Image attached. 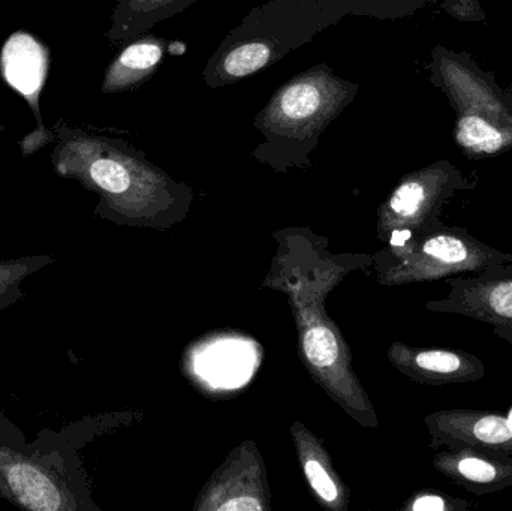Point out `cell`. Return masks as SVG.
I'll return each instance as SVG.
<instances>
[{
	"mask_svg": "<svg viewBox=\"0 0 512 511\" xmlns=\"http://www.w3.org/2000/svg\"><path fill=\"white\" fill-rule=\"evenodd\" d=\"M0 498L21 510L84 509L80 461L65 429L44 428L32 443L0 449Z\"/></svg>",
	"mask_w": 512,
	"mask_h": 511,
	"instance_id": "6da1fadb",
	"label": "cell"
},
{
	"mask_svg": "<svg viewBox=\"0 0 512 511\" xmlns=\"http://www.w3.org/2000/svg\"><path fill=\"white\" fill-rule=\"evenodd\" d=\"M411 248L415 255L409 258L408 273L423 281L477 275L501 264H512L510 252L481 242L463 227L436 225L424 231L420 243Z\"/></svg>",
	"mask_w": 512,
	"mask_h": 511,
	"instance_id": "7a4b0ae2",
	"label": "cell"
},
{
	"mask_svg": "<svg viewBox=\"0 0 512 511\" xmlns=\"http://www.w3.org/2000/svg\"><path fill=\"white\" fill-rule=\"evenodd\" d=\"M447 297L427 303L439 314L459 315L492 327L512 348V264H501L477 275L448 278Z\"/></svg>",
	"mask_w": 512,
	"mask_h": 511,
	"instance_id": "3957f363",
	"label": "cell"
},
{
	"mask_svg": "<svg viewBox=\"0 0 512 511\" xmlns=\"http://www.w3.org/2000/svg\"><path fill=\"white\" fill-rule=\"evenodd\" d=\"M48 71V51L38 39L26 32L9 36L2 51V72L12 89L18 90L29 102L38 120V129L21 141L24 156L38 152L42 147L56 141V134L42 125L39 113V93L44 86Z\"/></svg>",
	"mask_w": 512,
	"mask_h": 511,
	"instance_id": "277c9868",
	"label": "cell"
},
{
	"mask_svg": "<svg viewBox=\"0 0 512 511\" xmlns=\"http://www.w3.org/2000/svg\"><path fill=\"white\" fill-rule=\"evenodd\" d=\"M435 449H484L512 453V423L499 411H439L427 417Z\"/></svg>",
	"mask_w": 512,
	"mask_h": 511,
	"instance_id": "5b68a950",
	"label": "cell"
},
{
	"mask_svg": "<svg viewBox=\"0 0 512 511\" xmlns=\"http://www.w3.org/2000/svg\"><path fill=\"white\" fill-rule=\"evenodd\" d=\"M466 188L468 183L456 167L436 165L402 183L391 197L390 210L400 221L426 231L441 224L438 216L445 203Z\"/></svg>",
	"mask_w": 512,
	"mask_h": 511,
	"instance_id": "8992f818",
	"label": "cell"
},
{
	"mask_svg": "<svg viewBox=\"0 0 512 511\" xmlns=\"http://www.w3.org/2000/svg\"><path fill=\"white\" fill-rule=\"evenodd\" d=\"M436 470L465 491L489 495L512 486V453L484 449H442Z\"/></svg>",
	"mask_w": 512,
	"mask_h": 511,
	"instance_id": "52a82bcc",
	"label": "cell"
},
{
	"mask_svg": "<svg viewBox=\"0 0 512 511\" xmlns=\"http://www.w3.org/2000/svg\"><path fill=\"white\" fill-rule=\"evenodd\" d=\"M408 369L423 383L465 384L478 383L486 377V365L468 351L457 348H420L403 354Z\"/></svg>",
	"mask_w": 512,
	"mask_h": 511,
	"instance_id": "ba28073f",
	"label": "cell"
},
{
	"mask_svg": "<svg viewBox=\"0 0 512 511\" xmlns=\"http://www.w3.org/2000/svg\"><path fill=\"white\" fill-rule=\"evenodd\" d=\"M330 107L328 86L316 78H307L280 93L271 107V122L286 129H304L324 119Z\"/></svg>",
	"mask_w": 512,
	"mask_h": 511,
	"instance_id": "9c48e42d",
	"label": "cell"
},
{
	"mask_svg": "<svg viewBox=\"0 0 512 511\" xmlns=\"http://www.w3.org/2000/svg\"><path fill=\"white\" fill-rule=\"evenodd\" d=\"M161 57L162 48L155 42H138L126 48L107 72L105 92H116L140 80Z\"/></svg>",
	"mask_w": 512,
	"mask_h": 511,
	"instance_id": "30bf717a",
	"label": "cell"
},
{
	"mask_svg": "<svg viewBox=\"0 0 512 511\" xmlns=\"http://www.w3.org/2000/svg\"><path fill=\"white\" fill-rule=\"evenodd\" d=\"M54 261L56 258L51 255H27L0 261V312L24 299V281Z\"/></svg>",
	"mask_w": 512,
	"mask_h": 511,
	"instance_id": "8fae6325",
	"label": "cell"
},
{
	"mask_svg": "<svg viewBox=\"0 0 512 511\" xmlns=\"http://www.w3.org/2000/svg\"><path fill=\"white\" fill-rule=\"evenodd\" d=\"M457 141L472 155H492L512 143L511 135L478 114H468L457 126Z\"/></svg>",
	"mask_w": 512,
	"mask_h": 511,
	"instance_id": "7c38bea8",
	"label": "cell"
},
{
	"mask_svg": "<svg viewBox=\"0 0 512 511\" xmlns=\"http://www.w3.org/2000/svg\"><path fill=\"white\" fill-rule=\"evenodd\" d=\"M271 50L262 42L237 47L224 60V68L231 77H245L261 69L270 60Z\"/></svg>",
	"mask_w": 512,
	"mask_h": 511,
	"instance_id": "4fadbf2b",
	"label": "cell"
},
{
	"mask_svg": "<svg viewBox=\"0 0 512 511\" xmlns=\"http://www.w3.org/2000/svg\"><path fill=\"white\" fill-rule=\"evenodd\" d=\"M304 353L312 365L328 368L339 356L336 338L327 327H315L304 336Z\"/></svg>",
	"mask_w": 512,
	"mask_h": 511,
	"instance_id": "5bb4252c",
	"label": "cell"
},
{
	"mask_svg": "<svg viewBox=\"0 0 512 511\" xmlns=\"http://www.w3.org/2000/svg\"><path fill=\"white\" fill-rule=\"evenodd\" d=\"M472 504L453 495L424 492L412 500L409 510L412 511H466Z\"/></svg>",
	"mask_w": 512,
	"mask_h": 511,
	"instance_id": "9a60e30c",
	"label": "cell"
},
{
	"mask_svg": "<svg viewBox=\"0 0 512 511\" xmlns=\"http://www.w3.org/2000/svg\"><path fill=\"white\" fill-rule=\"evenodd\" d=\"M307 479H309L310 485L315 489L316 494L322 498V500L333 503L337 498V488L334 485L331 477L328 476L327 471L322 468V465L318 461H309L306 464Z\"/></svg>",
	"mask_w": 512,
	"mask_h": 511,
	"instance_id": "2e32d148",
	"label": "cell"
},
{
	"mask_svg": "<svg viewBox=\"0 0 512 511\" xmlns=\"http://www.w3.org/2000/svg\"><path fill=\"white\" fill-rule=\"evenodd\" d=\"M26 435L11 422L8 416L0 410V449L3 446L23 447L26 444Z\"/></svg>",
	"mask_w": 512,
	"mask_h": 511,
	"instance_id": "e0dca14e",
	"label": "cell"
},
{
	"mask_svg": "<svg viewBox=\"0 0 512 511\" xmlns=\"http://www.w3.org/2000/svg\"><path fill=\"white\" fill-rule=\"evenodd\" d=\"M261 509L262 506L258 503V500L251 497L234 498V500H230L219 507V510L222 511H256Z\"/></svg>",
	"mask_w": 512,
	"mask_h": 511,
	"instance_id": "ac0fdd59",
	"label": "cell"
},
{
	"mask_svg": "<svg viewBox=\"0 0 512 511\" xmlns=\"http://www.w3.org/2000/svg\"><path fill=\"white\" fill-rule=\"evenodd\" d=\"M412 239V233L409 230H394L391 234V245L394 248H402L406 242Z\"/></svg>",
	"mask_w": 512,
	"mask_h": 511,
	"instance_id": "d6986e66",
	"label": "cell"
},
{
	"mask_svg": "<svg viewBox=\"0 0 512 511\" xmlns=\"http://www.w3.org/2000/svg\"><path fill=\"white\" fill-rule=\"evenodd\" d=\"M508 417H510V420H511V423H512V410L510 411V416H508Z\"/></svg>",
	"mask_w": 512,
	"mask_h": 511,
	"instance_id": "ffe728a7",
	"label": "cell"
}]
</instances>
